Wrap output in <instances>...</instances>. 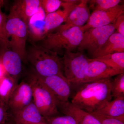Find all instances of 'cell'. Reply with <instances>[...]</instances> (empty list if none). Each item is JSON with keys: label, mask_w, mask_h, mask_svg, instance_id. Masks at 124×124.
<instances>
[{"label": "cell", "mask_w": 124, "mask_h": 124, "mask_svg": "<svg viewBox=\"0 0 124 124\" xmlns=\"http://www.w3.org/2000/svg\"><path fill=\"white\" fill-rule=\"evenodd\" d=\"M111 78L85 83L76 90L71 102L90 113L111 100Z\"/></svg>", "instance_id": "cell-1"}, {"label": "cell", "mask_w": 124, "mask_h": 124, "mask_svg": "<svg viewBox=\"0 0 124 124\" xmlns=\"http://www.w3.org/2000/svg\"><path fill=\"white\" fill-rule=\"evenodd\" d=\"M26 60L32 67L34 73L41 77L64 76L62 61L57 54L41 46L33 44L27 51Z\"/></svg>", "instance_id": "cell-2"}, {"label": "cell", "mask_w": 124, "mask_h": 124, "mask_svg": "<svg viewBox=\"0 0 124 124\" xmlns=\"http://www.w3.org/2000/svg\"><path fill=\"white\" fill-rule=\"evenodd\" d=\"M84 33L81 27L50 32L41 41V46L58 54L64 49L72 51L79 46Z\"/></svg>", "instance_id": "cell-3"}, {"label": "cell", "mask_w": 124, "mask_h": 124, "mask_svg": "<svg viewBox=\"0 0 124 124\" xmlns=\"http://www.w3.org/2000/svg\"><path fill=\"white\" fill-rule=\"evenodd\" d=\"M89 59L82 52L74 53L65 50L63 58V69L71 88L76 90L85 83Z\"/></svg>", "instance_id": "cell-4"}, {"label": "cell", "mask_w": 124, "mask_h": 124, "mask_svg": "<svg viewBox=\"0 0 124 124\" xmlns=\"http://www.w3.org/2000/svg\"><path fill=\"white\" fill-rule=\"evenodd\" d=\"M5 29L8 49L18 54L23 61L26 60V44L28 38L26 24L10 11L7 16Z\"/></svg>", "instance_id": "cell-5"}, {"label": "cell", "mask_w": 124, "mask_h": 124, "mask_svg": "<svg viewBox=\"0 0 124 124\" xmlns=\"http://www.w3.org/2000/svg\"><path fill=\"white\" fill-rule=\"evenodd\" d=\"M28 82L32 89L33 101L44 117L58 116L59 114L56 100L37 75L33 73Z\"/></svg>", "instance_id": "cell-6"}, {"label": "cell", "mask_w": 124, "mask_h": 124, "mask_svg": "<svg viewBox=\"0 0 124 124\" xmlns=\"http://www.w3.org/2000/svg\"><path fill=\"white\" fill-rule=\"evenodd\" d=\"M115 30L114 23H112L86 30L78 47V50L81 52L87 50L93 57Z\"/></svg>", "instance_id": "cell-7"}, {"label": "cell", "mask_w": 124, "mask_h": 124, "mask_svg": "<svg viewBox=\"0 0 124 124\" xmlns=\"http://www.w3.org/2000/svg\"><path fill=\"white\" fill-rule=\"evenodd\" d=\"M124 5H118L116 7L104 10H96L90 14L86 24L81 27L82 31L107 26L115 22L117 18L124 14Z\"/></svg>", "instance_id": "cell-8"}, {"label": "cell", "mask_w": 124, "mask_h": 124, "mask_svg": "<svg viewBox=\"0 0 124 124\" xmlns=\"http://www.w3.org/2000/svg\"><path fill=\"white\" fill-rule=\"evenodd\" d=\"M38 76L53 94L56 100V103L68 101L71 94V88L69 82L64 75H55L47 77Z\"/></svg>", "instance_id": "cell-9"}, {"label": "cell", "mask_w": 124, "mask_h": 124, "mask_svg": "<svg viewBox=\"0 0 124 124\" xmlns=\"http://www.w3.org/2000/svg\"><path fill=\"white\" fill-rule=\"evenodd\" d=\"M33 99L32 89L28 82L23 81L18 84L8 103L11 112L20 110L30 104Z\"/></svg>", "instance_id": "cell-10"}, {"label": "cell", "mask_w": 124, "mask_h": 124, "mask_svg": "<svg viewBox=\"0 0 124 124\" xmlns=\"http://www.w3.org/2000/svg\"><path fill=\"white\" fill-rule=\"evenodd\" d=\"M80 0H65L62 5V9L46 16L45 19V28L46 34L57 29L65 23L71 11L73 9Z\"/></svg>", "instance_id": "cell-11"}, {"label": "cell", "mask_w": 124, "mask_h": 124, "mask_svg": "<svg viewBox=\"0 0 124 124\" xmlns=\"http://www.w3.org/2000/svg\"><path fill=\"white\" fill-rule=\"evenodd\" d=\"M88 0H81L71 11L64 24L57 28V31L67 30L74 27L83 26L90 16L88 6Z\"/></svg>", "instance_id": "cell-12"}, {"label": "cell", "mask_w": 124, "mask_h": 124, "mask_svg": "<svg viewBox=\"0 0 124 124\" xmlns=\"http://www.w3.org/2000/svg\"><path fill=\"white\" fill-rule=\"evenodd\" d=\"M124 73L114 69L104 62L90 59L86 70L85 83L111 78Z\"/></svg>", "instance_id": "cell-13"}, {"label": "cell", "mask_w": 124, "mask_h": 124, "mask_svg": "<svg viewBox=\"0 0 124 124\" xmlns=\"http://www.w3.org/2000/svg\"><path fill=\"white\" fill-rule=\"evenodd\" d=\"M46 17L45 13L40 5L38 11L28 21L27 24L28 38L33 44L41 41L47 35L45 28Z\"/></svg>", "instance_id": "cell-14"}, {"label": "cell", "mask_w": 124, "mask_h": 124, "mask_svg": "<svg viewBox=\"0 0 124 124\" xmlns=\"http://www.w3.org/2000/svg\"><path fill=\"white\" fill-rule=\"evenodd\" d=\"M13 124H38L46 123L33 100L20 110L11 112Z\"/></svg>", "instance_id": "cell-15"}, {"label": "cell", "mask_w": 124, "mask_h": 124, "mask_svg": "<svg viewBox=\"0 0 124 124\" xmlns=\"http://www.w3.org/2000/svg\"><path fill=\"white\" fill-rule=\"evenodd\" d=\"M57 105L59 112H60L65 115L71 116L79 124H101L95 116L79 108L69 101L57 103Z\"/></svg>", "instance_id": "cell-16"}, {"label": "cell", "mask_w": 124, "mask_h": 124, "mask_svg": "<svg viewBox=\"0 0 124 124\" xmlns=\"http://www.w3.org/2000/svg\"><path fill=\"white\" fill-rule=\"evenodd\" d=\"M40 6V0H16L10 11L23 20L27 26L30 18L38 11Z\"/></svg>", "instance_id": "cell-17"}, {"label": "cell", "mask_w": 124, "mask_h": 124, "mask_svg": "<svg viewBox=\"0 0 124 124\" xmlns=\"http://www.w3.org/2000/svg\"><path fill=\"white\" fill-rule=\"evenodd\" d=\"M0 58L8 75L17 79L22 69L23 60L18 54L9 49L4 50Z\"/></svg>", "instance_id": "cell-18"}, {"label": "cell", "mask_w": 124, "mask_h": 124, "mask_svg": "<svg viewBox=\"0 0 124 124\" xmlns=\"http://www.w3.org/2000/svg\"><path fill=\"white\" fill-rule=\"evenodd\" d=\"M93 113L116 118L124 122V97L116 98L112 101L107 102Z\"/></svg>", "instance_id": "cell-19"}, {"label": "cell", "mask_w": 124, "mask_h": 124, "mask_svg": "<svg viewBox=\"0 0 124 124\" xmlns=\"http://www.w3.org/2000/svg\"><path fill=\"white\" fill-rule=\"evenodd\" d=\"M121 52H124V36L117 32H114L108 37L92 59Z\"/></svg>", "instance_id": "cell-20"}, {"label": "cell", "mask_w": 124, "mask_h": 124, "mask_svg": "<svg viewBox=\"0 0 124 124\" xmlns=\"http://www.w3.org/2000/svg\"><path fill=\"white\" fill-rule=\"evenodd\" d=\"M18 84L17 79L9 75L0 80V101L8 103Z\"/></svg>", "instance_id": "cell-21"}, {"label": "cell", "mask_w": 124, "mask_h": 124, "mask_svg": "<svg viewBox=\"0 0 124 124\" xmlns=\"http://www.w3.org/2000/svg\"><path fill=\"white\" fill-rule=\"evenodd\" d=\"M93 59L104 62L114 69L124 72V52L114 53Z\"/></svg>", "instance_id": "cell-22"}, {"label": "cell", "mask_w": 124, "mask_h": 124, "mask_svg": "<svg viewBox=\"0 0 124 124\" xmlns=\"http://www.w3.org/2000/svg\"><path fill=\"white\" fill-rule=\"evenodd\" d=\"M111 94L115 99L124 97V73L117 75L112 80Z\"/></svg>", "instance_id": "cell-23"}, {"label": "cell", "mask_w": 124, "mask_h": 124, "mask_svg": "<svg viewBox=\"0 0 124 124\" xmlns=\"http://www.w3.org/2000/svg\"><path fill=\"white\" fill-rule=\"evenodd\" d=\"M120 0H88L93 11L109 9L119 4Z\"/></svg>", "instance_id": "cell-24"}, {"label": "cell", "mask_w": 124, "mask_h": 124, "mask_svg": "<svg viewBox=\"0 0 124 124\" xmlns=\"http://www.w3.org/2000/svg\"><path fill=\"white\" fill-rule=\"evenodd\" d=\"M4 2V1L0 0V46L3 50L8 49L5 29L7 16L1 10Z\"/></svg>", "instance_id": "cell-25"}, {"label": "cell", "mask_w": 124, "mask_h": 124, "mask_svg": "<svg viewBox=\"0 0 124 124\" xmlns=\"http://www.w3.org/2000/svg\"><path fill=\"white\" fill-rule=\"evenodd\" d=\"M63 0H40V5L46 16L57 10L62 7Z\"/></svg>", "instance_id": "cell-26"}, {"label": "cell", "mask_w": 124, "mask_h": 124, "mask_svg": "<svg viewBox=\"0 0 124 124\" xmlns=\"http://www.w3.org/2000/svg\"><path fill=\"white\" fill-rule=\"evenodd\" d=\"M45 118L48 124H79L74 118L69 116H58Z\"/></svg>", "instance_id": "cell-27"}, {"label": "cell", "mask_w": 124, "mask_h": 124, "mask_svg": "<svg viewBox=\"0 0 124 124\" xmlns=\"http://www.w3.org/2000/svg\"><path fill=\"white\" fill-rule=\"evenodd\" d=\"M90 114L95 116L101 124H124V122L116 118L100 115L94 113Z\"/></svg>", "instance_id": "cell-28"}, {"label": "cell", "mask_w": 124, "mask_h": 124, "mask_svg": "<svg viewBox=\"0 0 124 124\" xmlns=\"http://www.w3.org/2000/svg\"><path fill=\"white\" fill-rule=\"evenodd\" d=\"M8 106L0 101V124H5L7 122L9 114Z\"/></svg>", "instance_id": "cell-29"}, {"label": "cell", "mask_w": 124, "mask_h": 124, "mask_svg": "<svg viewBox=\"0 0 124 124\" xmlns=\"http://www.w3.org/2000/svg\"><path fill=\"white\" fill-rule=\"evenodd\" d=\"M113 23L117 33L124 36V14L120 15Z\"/></svg>", "instance_id": "cell-30"}, {"label": "cell", "mask_w": 124, "mask_h": 124, "mask_svg": "<svg viewBox=\"0 0 124 124\" xmlns=\"http://www.w3.org/2000/svg\"><path fill=\"white\" fill-rule=\"evenodd\" d=\"M8 75L6 70L1 60L0 59V80Z\"/></svg>", "instance_id": "cell-31"}, {"label": "cell", "mask_w": 124, "mask_h": 124, "mask_svg": "<svg viewBox=\"0 0 124 124\" xmlns=\"http://www.w3.org/2000/svg\"><path fill=\"white\" fill-rule=\"evenodd\" d=\"M7 124H10V123L9 122H7ZM47 124V123H46H46H41V124Z\"/></svg>", "instance_id": "cell-32"}, {"label": "cell", "mask_w": 124, "mask_h": 124, "mask_svg": "<svg viewBox=\"0 0 124 124\" xmlns=\"http://www.w3.org/2000/svg\"><path fill=\"white\" fill-rule=\"evenodd\" d=\"M7 124V123H6V124Z\"/></svg>", "instance_id": "cell-33"}]
</instances>
